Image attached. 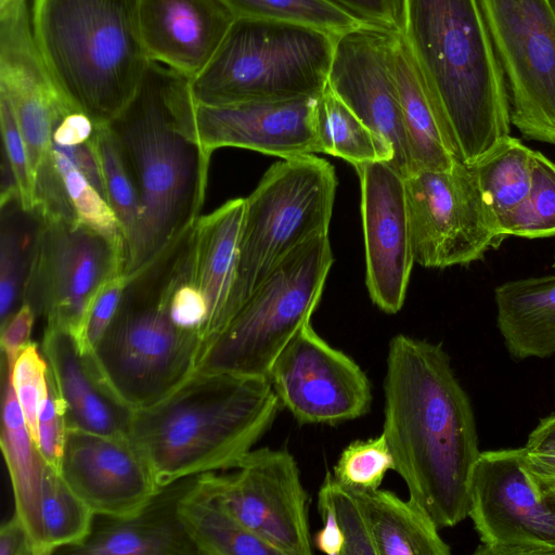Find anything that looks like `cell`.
I'll use <instances>...</instances> for the list:
<instances>
[{"instance_id": "50", "label": "cell", "mask_w": 555, "mask_h": 555, "mask_svg": "<svg viewBox=\"0 0 555 555\" xmlns=\"http://www.w3.org/2000/svg\"><path fill=\"white\" fill-rule=\"evenodd\" d=\"M525 447L534 452H555V413L540 420Z\"/></svg>"}, {"instance_id": "24", "label": "cell", "mask_w": 555, "mask_h": 555, "mask_svg": "<svg viewBox=\"0 0 555 555\" xmlns=\"http://www.w3.org/2000/svg\"><path fill=\"white\" fill-rule=\"evenodd\" d=\"M244 207L245 198L230 199L211 214L199 216L190 230L189 273L207 305L201 347L230 320Z\"/></svg>"}, {"instance_id": "52", "label": "cell", "mask_w": 555, "mask_h": 555, "mask_svg": "<svg viewBox=\"0 0 555 555\" xmlns=\"http://www.w3.org/2000/svg\"><path fill=\"white\" fill-rule=\"evenodd\" d=\"M550 1H551L552 7H553V10L555 12V0H550Z\"/></svg>"}, {"instance_id": "38", "label": "cell", "mask_w": 555, "mask_h": 555, "mask_svg": "<svg viewBox=\"0 0 555 555\" xmlns=\"http://www.w3.org/2000/svg\"><path fill=\"white\" fill-rule=\"evenodd\" d=\"M389 470H395V462L382 433L374 438L351 441L345 447L333 476L343 487L360 492L379 488Z\"/></svg>"}, {"instance_id": "43", "label": "cell", "mask_w": 555, "mask_h": 555, "mask_svg": "<svg viewBox=\"0 0 555 555\" xmlns=\"http://www.w3.org/2000/svg\"><path fill=\"white\" fill-rule=\"evenodd\" d=\"M128 282L127 275H118L104 283L93 296L77 339L82 352L95 348L119 307Z\"/></svg>"}, {"instance_id": "10", "label": "cell", "mask_w": 555, "mask_h": 555, "mask_svg": "<svg viewBox=\"0 0 555 555\" xmlns=\"http://www.w3.org/2000/svg\"><path fill=\"white\" fill-rule=\"evenodd\" d=\"M414 262L443 269L480 260L504 240L473 165L403 178Z\"/></svg>"}, {"instance_id": "33", "label": "cell", "mask_w": 555, "mask_h": 555, "mask_svg": "<svg viewBox=\"0 0 555 555\" xmlns=\"http://www.w3.org/2000/svg\"><path fill=\"white\" fill-rule=\"evenodd\" d=\"M88 142L100 165L106 201L122 228L128 255L141 219V203L133 173L109 124L95 125Z\"/></svg>"}, {"instance_id": "20", "label": "cell", "mask_w": 555, "mask_h": 555, "mask_svg": "<svg viewBox=\"0 0 555 555\" xmlns=\"http://www.w3.org/2000/svg\"><path fill=\"white\" fill-rule=\"evenodd\" d=\"M60 472L100 516L130 517L160 489L149 461L128 436L68 427Z\"/></svg>"}, {"instance_id": "13", "label": "cell", "mask_w": 555, "mask_h": 555, "mask_svg": "<svg viewBox=\"0 0 555 555\" xmlns=\"http://www.w3.org/2000/svg\"><path fill=\"white\" fill-rule=\"evenodd\" d=\"M38 221L23 302L78 339L90 301L125 274L127 255L80 221Z\"/></svg>"}, {"instance_id": "19", "label": "cell", "mask_w": 555, "mask_h": 555, "mask_svg": "<svg viewBox=\"0 0 555 555\" xmlns=\"http://www.w3.org/2000/svg\"><path fill=\"white\" fill-rule=\"evenodd\" d=\"M361 185L366 287L386 313L403 306L414 258L404 180L387 162L354 167Z\"/></svg>"}, {"instance_id": "46", "label": "cell", "mask_w": 555, "mask_h": 555, "mask_svg": "<svg viewBox=\"0 0 555 555\" xmlns=\"http://www.w3.org/2000/svg\"><path fill=\"white\" fill-rule=\"evenodd\" d=\"M318 509L323 527L314 535V544L319 551L327 555H343L344 535L338 526L331 502L323 489L318 492Z\"/></svg>"}, {"instance_id": "45", "label": "cell", "mask_w": 555, "mask_h": 555, "mask_svg": "<svg viewBox=\"0 0 555 555\" xmlns=\"http://www.w3.org/2000/svg\"><path fill=\"white\" fill-rule=\"evenodd\" d=\"M36 313L23 302L15 313L1 326V348L3 360L11 369L20 351L30 341Z\"/></svg>"}, {"instance_id": "15", "label": "cell", "mask_w": 555, "mask_h": 555, "mask_svg": "<svg viewBox=\"0 0 555 555\" xmlns=\"http://www.w3.org/2000/svg\"><path fill=\"white\" fill-rule=\"evenodd\" d=\"M269 380L300 424L335 425L365 415L372 387L361 366L306 323L273 363Z\"/></svg>"}, {"instance_id": "27", "label": "cell", "mask_w": 555, "mask_h": 555, "mask_svg": "<svg viewBox=\"0 0 555 555\" xmlns=\"http://www.w3.org/2000/svg\"><path fill=\"white\" fill-rule=\"evenodd\" d=\"M390 53L411 173L450 169L456 160L444 144L424 81L400 31H391Z\"/></svg>"}, {"instance_id": "12", "label": "cell", "mask_w": 555, "mask_h": 555, "mask_svg": "<svg viewBox=\"0 0 555 555\" xmlns=\"http://www.w3.org/2000/svg\"><path fill=\"white\" fill-rule=\"evenodd\" d=\"M468 516L482 555H555V490L528 468L526 448L480 452Z\"/></svg>"}, {"instance_id": "14", "label": "cell", "mask_w": 555, "mask_h": 555, "mask_svg": "<svg viewBox=\"0 0 555 555\" xmlns=\"http://www.w3.org/2000/svg\"><path fill=\"white\" fill-rule=\"evenodd\" d=\"M198 485L279 555L312 554L308 495L287 450L253 449L236 473H204Z\"/></svg>"}, {"instance_id": "4", "label": "cell", "mask_w": 555, "mask_h": 555, "mask_svg": "<svg viewBox=\"0 0 555 555\" xmlns=\"http://www.w3.org/2000/svg\"><path fill=\"white\" fill-rule=\"evenodd\" d=\"M280 406L267 377L195 371L158 403L133 411L128 437L162 488L237 468Z\"/></svg>"}, {"instance_id": "31", "label": "cell", "mask_w": 555, "mask_h": 555, "mask_svg": "<svg viewBox=\"0 0 555 555\" xmlns=\"http://www.w3.org/2000/svg\"><path fill=\"white\" fill-rule=\"evenodd\" d=\"M314 129L319 152L340 157L354 167L391 163L390 146L373 132L330 88L317 98Z\"/></svg>"}, {"instance_id": "48", "label": "cell", "mask_w": 555, "mask_h": 555, "mask_svg": "<svg viewBox=\"0 0 555 555\" xmlns=\"http://www.w3.org/2000/svg\"><path fill=\"white\" fill-rule=\"evenodd\" d=\"M52 149L64 154L106 199L100 165L89 142L72 146L59 145L52 142Z\"/></svg>"}, {"instance_id": "51", "label": "cell", "mask_w": 555, "mask_h": 555, "mask_svg": "<svg viewBox=\"0 0 555 555\" xmlns=\"http://www.w3.org/2000/svg\"><path fill=\"white\" fill-rule=\"evenodd\" d=\"M526 460L530 472L547 488L555 490V452H534L526 449Z\"/></svg>"}, {"instance_id": "23", "label": "cell", "mask_w": 555, "mask_h": 555, "mask_svg": "<svg viewBox=\"0 0 555 555\" xmlns=\"http://www.w3.org/2000/svg\"><path fill=\"white\" fill-rule=\"evenodd\" d=\"M42 352L64 400L69 428L128 436L133 410L106 384L92 351L82 352L70 332L47 325Z\"/></svg>"}, {"instance_id": "18", "label": "cell", "mask_w": 555, "mask_h": 555, "mask_svg": "<svg viewBox=\"0 0 555 555\" xmlns=\"http://www.w3.org/2000/svg\"><path fill=\"white\" fill-rule=\"evenodd\" d=\"M0 9V92L13 106L35 178L51 154L54 127L76 109L59 91L39 54L27 0H4Z\"/></svg>"}, {"instance_id": "6", "label": "cell", "mask_w": 555, "mask_h": 555, "mask_svg": "<svg viewBox=\"0 0 555 555\" xmlns=\"http://www.w3.org/2000/svg\"><path fill=\"white\" fill-rule=\"evenodd\" d=\"M178 240L129 278L119 307L92 351L106 384L133 411L158 403L196 370L201 334L178 327L168 310Z\"/></svg>"}, {"instance_id": "32", "label": "cell", "mask_w": 555, "mask_h": 555, "mask_svg": "<svg viewBox=\"0 0 555 555\" xmlns=\"http://www.w3.org/2000/svg\"><path fill=\"white\" fill-rule=\"evenodd\" d=\"M533 154V150L509 134L473 164L481 194L496 221L526 198L531 184Z\"/></svg>"}, {"instance_id": "21", "label": "cell", "mask_w": 555, "mask_h": 555, "mask_svg": "<svg viewBox=\"0 0 555 555\" xmlns=\"http://www.w3.org/2000/svg\"><path fill=\"white\" fill-rule=\"evenodd\" d=\"M221 0H141L139 24L149 60L194 78L235 21Z\"/></svg>"}, {"instance_id": "3", "label": "cell", "mask_w": 555, "mask_h": 555, "mask_svg": "<svg viewBox=\"0 0 555 555\" xmlns=\"http://www.w3.org/2000/svg\"><path fill=\"white\" fill-rule=\"evenodd\" d=\"M191 79L149 60L135 94L109 122L141 203L138 233L127 255L128 278L156 260L199 217L209 159L177 121L179 98Z\"/></svg>"}, {"instance_id": "29", "label": "cell", "mask_w": 555, "mask_h": 555, "mask_svg": "<svg viewBox=\"0 0 555 555\" xmlns=\"http://www.w3.org/2000/svg\"><path fill=\"white\" fill-rule=\"evenodd\" d=\"M178 512L199 554L279 555L204 490L198 480L181 499Z\"/></svg>"}, {"instance_id": "25", "label": "cell", "mask_w": 555, "mask_h": 555, "mask_svg": "<svg viewBox=\"0 0 555 555\" xmlns=\"http://www.w3.org/2000/svg\"><path fill=\"white\" fill-rule=\"evenodd\" d=\"M1 449L12 481L15 515L25 527L34 555H44L42 499L48 463L31 437L3 360Z\"/></svg>"}, {"instance_id": "22", "label": "cell", "mask_w": 555, "mask_h": 555, "mask_svg": "<svg viewBox=\"0 0 555 555\" xmlns=\"http://www.w3.org/2000/svg\"><path fill=\"white\" fill-rule=\"evenodd\" d=\"M198 477H183L162 487L130 517L96 515L98 519H93L91 532L83 542L59 552L81 555L199 554L178 512L181 499L196 486Z\"/></svg>"}, {"instance_id": "54", "label": "cell", "mask_w": 555, "mask_h": 555, "mask_svg": "<svg viewBox=\"0 0 555 555\" xmlns=\"http://www.w3.org/2000/svg\"><path fill=\"white\" fill-rule=\"evenodd\" d=\"M0 1H4V0H0Z\"/></svg>"}, {"instance_id": "44", "label": "cell", "mask_w": 555, "mask_h": 555, "mask_svg": "<svg viewBox=\"0 0 555 555\" xmlns=\"http://www.w3.org/2000/svg\"><path fill=\"white\" fill-rule=\"evenodd\" d=\"M366 25L399 31L401 0H328Z\"/></svg>"}, {"instance_id": "35", "label": "cell", "mask_w": 555, "mask_h": 555, "mask_svg": "<svg viewBox=\"0 0 555 555\" xmlns=\"http://www.w3.org/2000/svg\"><path fill=\"white\" fill-rule=\"evenodd\" d=\"M235 17L283 21L334 36L370 26L328 0H221Z\"/></svg>"}, {"instance_id": "7", "label": "cell", "mask_w": 555, "mask_h": 555, "mask_svg": "<svg viewBox=\"0 0 555 555\" xmlns=\"http://www.w3.org/2000/svg\"><path fill=\"white\" fill-rule=\"evenodd\" d=\"M336 37L296 23L236 17L210 62L191 79L194 102L318 98L327 87Z\"/></svg>"}, {"instance_id": "42", "label": "cell", "mask_w": 555, "mask_h": 555, "mask_svg": "<svg viewBox=\"0 0 555 555\" xmlns=\"http://www.w3.org/2000/svg\"><path fill=\"white\" fill-rule=\"evenodd\" d=\"M67 429L66 406L49 367L47 388L38 412V448L46 462L59 472Z\"/></svg>"}, {"instance_id": "16", "label": "cell", "mask_w": 555, "mask_h": 555, "mask_svg": "<svg viewBox=\"0 0 555 555\" xmlns=\"http://www.w3.org/2000/svg\"><path fill=\"white\" fill-rule=\"evenodd\" d=\"M317 98L228 105L194 102L186 90L177 107L179 130L210 159L220 147H242L281 158L319 152L314 129Z\"/></svg>"}, {"instance_id": "2", "label": "cell", "mask_w": 555, "mask_h": 555, "mask_svg": "<svg viewBox=\"0 0 555 555\" xmlns=\"http://www.w3.org/2000/svg\"><path fill=\"white\" fill-rule=\"evenodd\" d=\"M400 34L444 144L473 165L509 135V100L480 0H401Z\"/></svg>"}, {"instance_id": "53", "label": "cell", "mask_w": 555, "mask_h": 555, "mask_svg": "<svg viewBox=\"0 0 555 555\" xmlns=\"http://www.w3.org/2000/svg\"><path fill=\"white\" fill-rule=\"evenodd\" d=\"M552 266H553V268L555 269V259H554V262H553V264H552Z\"/></svg>"}, {"instance_id": "41", "label": "cell", "mask_w": 555, "mask_h": 555, "mask_svg": "<svg viewBox=\"0 0 555 555\" xmlns=\"http://www.w3.org/2000/svg\"><path fill=\"white\" fill-rule=\"evenodd\" d=\"M0 119L3 150L18 201L24 210L34 211L35 178L30 168L27 146L13 106L9 98L2 92H0Z\"/></svg>"}, {"instance_id": "49", "label": "cell", "mask_w": 555, "mask_h": 555, "mask_svg": "<svg viewBox=\"0 0 555 555\" xmlns=\"http://www.w3.org/2000/svg\"><path fill=\"white\" fill-rule=\"evenodd\" d=\"M0 555H34L27 531L15 514L0 529Z\"/></svg>"}, {"instance_id": "30", "label": "cell", "mask_w": 555, "mask_h": 555, "mask_svg": "<svg viewBox=\"0 0 555 555\" xmlns=\"http://www.w3.org/2000/svg\"><path fill=\"white\" fill-rule=\"evenodd\" d=\"M38 217L21 206L17 192H1L0 325L23 304Z\"/></svg>"}, {"instance_id": "1", "label": "cell", "mask_w": 555, "mask_h": 555, "mask_svg": "<svg viewBox=\"0 0 555 555\" xmlns=\"http://www.w3.org/2000/svg\"><path fill=\"white\" fill-rule=\"evenodd\" d=\"M383 434L409 500L440 528L468 517L480 451L470 400L441 344L396 335L388 345Z\"/></svg>"}, {"instance_id": "5", "label": "cell", "mask_w": 555, "mask_h": 555, "mask_svg": "<svg viewBox=\"0 0 555 555\" xmlns=\"http://www.w3.org/2000/svg\"><path fill=\"white\" fill-rule=\"evenodd\" d=\"M141 0H34L39 54L65 100L95 125L112 122L137 92L149 63Z\"/></svg>"}, {"instance_id": "8", "label": "cell", "mask_w": 555, "mask_h": 555, "mask_svg": "<svg viewBox=\"0 0 555 555\" xmlns=\"http://www.w3.org/2000/svg\"><path fill=\"white\" fill-rule=\"evenodd\" d=\"M333 261L327 235L294 249L201 347L195 371L268 378L282 350L310 322Z\"/></svg>"}, {"instance_id": "17", "label": "cell", "mask_w": 555, "mask_h": 555, "mask_svg": "<svg viewBox=\"0 0 555 555\" xmlns=\"http://www.w3.org/2000/svg\"><path fill=\"white\" fill-rule=\"evenodd\" d=\"M391 31L362 26L337 36L327 86L390 146V165L405 178L412 169L392 70Z\"/></svg>"}, {"instance_id": "9", "label": "cell", "mask_w": 555, "mask_h": 555, "mask_svg": "<svg viewBox=\"0 0 555 555\" xmlns=\"http://www.w3.org/2000/svg\"><path fill=\"white\" fill-rule=\"evenodd\" d=\"M336 186L334 167L313 154L283 158L266 171L245 198L230 320L287 255L327 235Z\"/></svg>"}, {"instance_id": "28", "label": "cell", "mask_w": 555, "mask_h": 555, "mask_svg": "<svg viewBox=\"0 0 555 555\" xmlns=\"http://www.w3.org/2000/svg\"><path fill=\"white\" fill-rule=\"evenodd\" d=\"M354 493L366 515L377 555L451 553L435 521L409 499L379 488Z\"/></svg>"}, {"instance_id": "26", "label": "cell", "mask_w": 555, "mask_h": 555, "mask_svg": "<svg viewBox=\"0 0 555 555\" xmlns=\"http://www.w3.org/2000/svg\"><path fill=\"white\" fill-rule=\"evenodd\" d=\"M496 324L515 360L555 354V275L506 282L494 289Z\"/></svg>"}, {"instance_id": "37", "label": "cell", "mask_w": 555, "mask_h": 555, "mask_svg": "<svg viewBox=\"0 0 555 555\" xmlns=\"http://www.w3.org/2000/svg\"><path fill=\"white\" fill-rule=\"evenodd\" d=\"M51 153L78 220L127 255L122 228L107 201L64 154L52 147Z\"/></svg>"}, {"instance_id": "39", "label": "cell", "mask_w": 555, "mask_h": 555, "mask_svg": "<svg viewBox=\"0 0 555 555\" xmlns=\"http://www.w3.org/2000/svg\"><path fill=\"white\" fill-rule=\"evenodd\" d=\"M326 493L344 535L343 555H377L363 507L356 493L339 485L327 472L320 487Z\"/></svg>"}, {"instance_id": "11", "label": "cell", "mask_w": 555, "mask_h": 555, "mask_svg": "<svg viewBox=\"0 0 555 555\" xmlns=\"http://www.w3.org/2000/svg\"><path fill=\"white\" fill-rule=\"evenodd\" d=\"M505 81L511 124L555 145V12L550 0H480Z\"/></svg>"}, {"instance_id": "36", "label": "cell", "mask_w": 555, "mask_h": 555, "mask_svg": "<svg viewBox=\"0 0 555 555\" xmlns=\"http://www.w3.org/2000/svg\"><path fill=\"white\" fill-rule=\"evenodd\" d=\"M504 235L541 238L555 235V164L534 151L526 198L498 221Z\"/></svg>"}, {"instance_id": "40", "label": "cell", "mask_w": 555, "mask_h": 555, "mask_svg": "<svg viewBox=\"0 0 555 555\" xmlns=\"http://www.w3.org/2000/svg\"><path fill=\"white\" fill-rule=\"evenodd\" d=\"M11 370L12 385L28 430L38 444V412L47 388L49 364L37 344L29 341L18 353Z\"/></svg>"}, {"instance_id": "34", "label": "cell", "mask_w": 555, "mask_h": 555, "mask_svg": "<svg viewBox=\"0 0 555 555\" xmlns=\"http://www.w3.org/2000/svg\"><path fill=\"white\" fill-rule=\"evenodd\" d=\"M44 555L80 544L90 534L91 508L75 493L62 474L48 464L42 499Z\"/></svg>"}, {"instance_id": "47", "label": "cell", "mask_w": 555, "mask_h": 555, "mask_svg": "<svg viewBox=\"0 0 555 555\" xmlns=\"http://www.w3.org/2000/svg\"><path fill=\"white\" fill-rule=\"evenodd\" d=\"M95 130V122L85 113L73 111L54 127L52 142L72 146L88 142Z\"/></svg>"}]
</instances>
